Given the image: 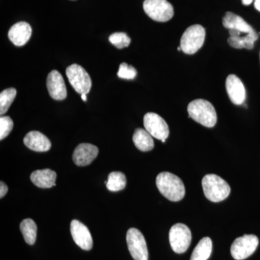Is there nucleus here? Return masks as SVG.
I'll return each mask as SVG.
<instances>
[{
	"label": "nucleus",
	"mask_w": 260,
	"mask_h": 260,
	"mask_svg": "<svg viewBox=\"0 0 260 260\" xmlns=\"http://www.w3.org/2000/svg\"><path fill=\"white\" fill-rule=\"evenodd\" d=\"M258 38L259 35L255 30H254L242 37H229L228 43L231 47L235 49H252L254 48V43L257 40Z\"/></svg>",
	"instance_id": "aec40b11"
},
{
	"label": "nucleus",
	"mask_w": 260,
	"mask_h": 260,
	"mask_svg": "<svg viewBox=\"0 0 260 260\" xmlns=\"http://www.w3.org/2000/svg\"><path fill=\"white\" fill-rule=\"evenodd\" d=\"M259 245V239L255 235H244L233 242L231 254L236 260H243L250 256Z\"/></svg>",
	"instance_id": "1a4fd4ad"
},
{
	"label": "nucleus",
	"mask_w": 260,
	"mask_h": 260,
	"mask_svg": "<svg viewBox=\"0 0 260 260\" xmlns=\"http://www.w3.org/2000/svg\"><path fill=\"white\" fill-rule=\"evenodd\" d=\"M17 90L14 88H10L3 90L0 93V114L3 115L8 112V109L14 102L16 96Z\"/></svg>",
	"instance_id": "b1692460"
},
{
	"label": "nucleus",
	"mask_w": 260,
	"mask_h": 260,
	"mask_svg": "<svg viewBox=\"0 0 260 260\" xmlns=\"http://www.w3.org/2000/svg\"><path fill=\"white\" fill-rule=\"evenodd\" d=\"M8 187L6 185L5 182L1 181L0 182V198H3V197L5 196V194L8 193Z\"/></svg>",
	"instance_id": "cd10ccee"
},
{
	"label": "nucleus",
	"mask_w": 260,
	"mask_h": 260,
	"mask_svg": "<svg viewBox=\"0 0 260 260\" xmlns=\"http://www.w3.org/2000/svg\"><path fill=\"white\" fill-rule=\"evenodd\" d=\"M223 25L225 28L229 29V30H237L243 34H249L254 30L242 17L234 14L232 12H227L224 15Z\"/></svg>",
	"instance_id": "f3484780"
},
{
	"label": "nucleus",
	"mask_w": 260,
	"mask_h": 260,
	"mask_svg": "<svg viewBox=\"0 0 260 260\" xmlns=\"http://www.w3.org/2000/svg\"><path fill=\"white\" fill-rule=\"evenodd\" d=\"M20 229L25 242L29 245H34L37 236V225L35 222L30 218L25 219L20 223Z\"/></svg>",
	"instance_id": "4be33fe9"
},
{
	"label": "nucleus",
	"mask_w": 260,
	"mask_h": 260,
	"mask_svg": "<svg viewBox=\"0 0 260 260\" xmlns=\"http://www.w3.org/2000/svg\"><path fill=\"white\" fill-rule=\"evenodd\" d=\"M109 41L112 45L119 49L129 47L131 43V39L128 37L127 34L121 32L112 34L109 37Z\"/></svg>",
	"instance_id": "393cba45"
},
{
	"label": "nucleus",
	"mask_w": 260,
	"mask_h": 260,
	"mask_svg": "<svg viewBox=\"0 0 260 260\" xmlns=\"http://www.w3.org/2000/svg\"><path fill=\"white\" fill-rule=\"evenodd\" d=\"M99 148L89 143H81L75 149L73 155V161L78 167L90 165L96 158Z\"/></svg>",
	"instance_id": "4468645a"
},
{
	"label": "nucleus",
	"mask_w": 260,
	"mask_h": 260,
	"mask_svg": "<svg viewBox=\"0 0 260 260\" xmlns=\"http://www.w3.org/2000/svg\"><path fill=\"white\" fill-rule=\"evenodd\" d=\"M87 94H82L81 98L82 100L83 101V102H87Z\"/></svg>",
	"instance_id": "7c9ffc66"
},
{
	"label": "nucleus",
	"mask_w": 260,
	"mask_h": 260,
	"mask_svg": "<svg viewBox=\"0 0 260 260\" xmlns=\"http://www.w3.org/2000/svg\"><path fill=\"white\" fill-rule=\"evenodd\" d=\"M32 28L26 22H18L10 28L8 38L10 42L17 47H23L30 40Z\"/></svg>",
	"instance_id": "2eb2a0df"
},
{
	"label": "nucleus",
	"mask_w": 260,
	"mask_h": 260,
	"mask_svg": "<svg viewBox=\"0 0 260 260\" xmlns=\"http://www.w3.org/2000/svg\"><path fill=\"white\" fill-rule=\"evenodd\" d=\"M24 144L36 152H47L50 150L51 143L47 136L40 132H29L23 140Z\"/></svg>",
	"instance_id": "dca6fc26"
},
{
	"label": "nucleus",
	"mask_w": 260,
	"mask_h": 260,
	"mask_svg": "<svg viewBox=\"0 0 260 260\" xmlns=\"http://www.w3.org/2000/svg\"><path fill=\"white\" fill-rule=\"evenodd\" d=\"M213 250V242L209 237H204L198 243L191 254L190 260H208Z\"/></svg>",
	"instance_id": "412c9836"
},
{
	"label": "nucleus",
	"mask_w": 260,
	"mask_h": 260,
	"mask_svg": "<svg viewBox=\"0 0 260 260\" xmlns=\"http://www.w3.org/2000/svg\"><path fill=\"white\" fill-rule=\"evenodd\" d=\"M143 9L152 20L161 23L170 20L174 14V8L167 0H145Z\"/></svg>",
	"instance_id": "39448f33"
},
{
	"label": "nucleus",
	"mask_w": 260,
	"mask_h": 260,
	"mask_svg": "<svg viewBox=\"0 0 260 260\" xmlns=\"http://www.w3.org/2000/svg\"><path fill=\"white\" fill-rule=\"evenodd\" d=\"M191 241L190 230L184 224H175L170 229L169 242L174 252L177 254L185 252L190 245Z\"/></svg>",
	"instance_id": "0eeeda50"
},
{
	"label": "nucleus",
	"mask_w": 260,
	"mask_h": 260,
	"mask_svg": "<svg viewBox=\"0 0 260 260\" xmlns=\"http://www.w3.org/2000/svg\"><path fill=\"white\" fill-rule=\"evenodd\" d=\"M66 75L70 85L77 93L88 94L92 86L91 78L86 70L79 64H73L66 70Z\"/></svg>",
	"instance_id": "423d86ee"
},
{
	"label": "nucleus",
	"mask_w": 260,
	"mask_h": 260,
	"mask_svg": "<svg viewBox=\"0 0 260 260\" xmlns=\"http://www.w3.org/2000/svg\"><path fill=\"white\" fill-rule=\"evenodd\" d=\"M13 121L10 116H2L0 118V140H3L10 135L13 129Z\"/></svg>",
	"instance_id": "bb28decb"
},
{
	"label": "nucleus",
	"mask_w": 260,
	"mask_h": 260,
	"mask_svg": "<svg viewBox=\"0 0 260 260\" xmlns=\"http://www.w3.org/2000/svg\"><path fill=\"white\" fill-rule=\"evenodd\" d=\"M203 191L207 199L218 203L226 199L231 193V187L226 181L215 174H208L202 181Z\"/></svg>",
	"instance_id": "7ed1b4c3"
},
{
	"label": "nucleus",
	"mask_w": 260,
	"mask_h": 260,
	"mask_svg": "<svg viewBox=\"0 0 260 260\" xmlns=\"http://www.w3.org/2000/svg\"><path fill=\"white\" fill-rule=\"evenodd\" d=\"M133 140L136 148L140 151H150L155 146L152 135L148 131L141 128L135 129Z\"/></svg>",
	"instance_id": "6ab92c4d"
},
{
	"label": "nucleus",
	"mask_w": 260,
	"mask_h": 260,
	"mask_svg": "<svg viewBox=\"0 0 260 260\" xmlns=\"http://www.w3.org/2000/svg\"><path fill=\"white\" fill-rule=\"evenodd\" d=\"M162 143H165L166 140H161Z\"/></svg>",
	"instance_id": "2f4dec72"
},
{
	"label": "nucleus",
	"mask_w": 260,
	"mask_h": 260,
	"mask_svg": "<svg viewBox=\"0 0 260 260\" xmlns=\"http://www.w3.org/2000/svg\"><path fill=\"white\" fill-rule=\"evenodd\" d=\"M189 117L206 127L211 128L216 124L217 114L213 104L204 99H197L187 107Z\"/></svg>",
	"instance_id": "f03ea898"
},
{
	"label": "nucleus",
	"mask_w": 260,
	"mask_h": 260,
	"mask_svg": "<svg viewBox=\"0 0 260 260\" xmlns=\"http://www.w3.org/2000/svg\"><path fill=\"white\" fill-rule=\"evenodd\" d=\"M156 186L161 194L170 201H180L185 195L184 183L172 173H160L156 177Z\"/></svg>",
	"instance_id": "f257e3e1"
},
{
	"label": "nucleus",
	"mask_w": 260,
	"mask_h": 260,
	"mask_svg": "<svg viewBox=\"0 0 260 260\" xmlns=\"http://www.w3.org/2000/svg\"><path fill=\"white\" fill-rule=\"evenodd\" d=\"M254 0H242V4L244 5H249L252 3Z\"/></svg>",
	"instance_id": "c756f323"
},
{
	"label": "nucleus",
	"mask_w": 260,
	"mask_h": 260,
	"mask_svg": "<svg viewBox=\"0 0 260 260\" xmlns=\"http://www.w3.org/2000/svg\"><path fill=\"white\" fill-rule=\"evenodd\" d=\"M70 232L75 244L82 249L89 251L93 248V239L86 225L78 220H72Z\"/></svg>",
	"instance_id": "9b49d317"
},
{
	"label": "nucleus",
	"mask_w": 260,
	"mask_h": 260,
	"mask_svg": "<svg viewBox=\"0 0 260 260\" xmlns=\"http://www.w3.org/2000/svg\"><path fill=\"white\" fill-rule=\"evenodd\" d=\"M117 75L121 79L133 80L136 78L137 70H135L134 67L123 62L119 66Z\"/></svg>",
	"instance_id": "a878e982"
},
{
	"label": "nucleus",
	"mask_w": 260,
	"mask_h": 260,
	"mask_svg": "<svg viewBox=\"0 0 260 260\" xmlns=\"http://www.w3.org/2000/svg\"><path fill=\"white\" fill-rule=\"evenodd\" d=\"M145 129L153 138L162 140H167L169 135V128L167 123L155 113H147L143 119Z\"/></svg>",
	"instance_id": "9d476101"
},
{
	"label": "nucleus",
	"mask_w": 260,
	"mask_h": 260,
	"mask_svg": "<svg viewBox=\"0 0 260 260\" xmlns=\"http://www.w3.org/2000/svg\"><path fill=\"white\" fill-rule=\"evenodd\" d=\"M254 8L260 12V0H254Z\"/></svg>",
	"instance_id": "c85d7f7f"
},
{
	"label": "nucleus",
	"mask_w": 260,
	"mask_h": 260,
	"mask_svg": "<svg viewBox=\"0 0 260 260\" xmlns=\"http://www.w3.org/2000/svg\"><path fill=\"white\" fill-rule=\"evenodd\" d=\"M47 86L49 95L56 101L64 100L68 95L62 75L57 70H52L48 75Z\"/></svg>",
	"instance_id": "ddd939ff"
},
{
	"label": "nucleus",
	"mask_w": 260,
	"mask_h": 260,
	"mask_svg": "<svg viewBox=\"0 0 260 260\" xmlns=\"http://www.w3.org/2000/svg\"><path fill=\"white\" fill-rule=\"evenodd\" d=\"M205 28L200 25H193L186 28L181 37L180 47L181 51L186 54H195L204 44Z\"/></svg>",
	"instance_id": "20e7f679"
},
{
	"label": "nucleus",
	"mask_w": 260,
	"mask_h": 260,
	"mask_svg": "<svg viewBox=\"0 0 260 260\" xmlns=\"http://www.w3.org/2000/svg\"><path fill=\"white\" fill-rule=\"evenodd\" d=\"M126 244L135 260H148V250L144 236L138 229L132 228L126 233Z\"/></svg>",
	"instance_id": "6e6552de"
},
{
	"label": "nucleus",
	"mask_w": 260,
	"mask_h": 260,
	"mask_svg": "<svg viewBox=\"0 0 260 260\" xmlns=\"http://www.w3.org/2000/svg\"><path fill=\"white\" fill-rule=\"evenodd\" d=\"M126 184L125 175L121 172H114L108 177L107 187L111 191H121L125 188Z\"/></svg>",
	"instance_id": "5701e85b"
},
{
	"label": "nucleus",
	"mask_w": 260,
	"mask_h": 260,
	"mask_svg": "<svg viewBox=\"0 0 260 260\" xmlns=\"http://www.w3.org/2000/svg\"><path fill=\"white\" fill-rule=\"evenodd\" d=\"M229 99L235 105H242L246 100V89L242 80L235 75H229L225 81Z\"/></svg>",
	"instance_id": "f8f14e48"
},
{
	"label": "nucleus",
	"mask_w": 260,
	"mask_h": 260,
	"mask_svg": "<svg viewBox=\"0 0 260 260\" xmlns=\"http://www.w3.org/2000/svg\"><path fill=\"white\" fill-rule=\"evenodd\" d=\"M56 174L51 169L37 170L32 173L30 180L36 186L43 189H47L56 185Z\"/></svg>",
	"instance_id": "a211bd4d"
}]
</instances>
